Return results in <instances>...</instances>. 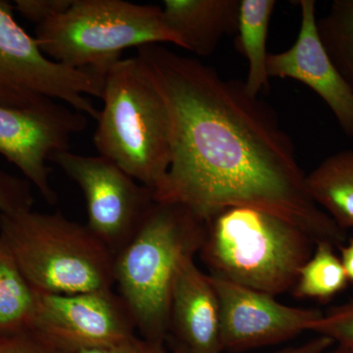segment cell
Returning <instances> with one entry per match:
<instances>
[{
  "mask_svg": "<svg viewBox=\"0 0 353 353\" xmlns=\"http://www.w3.org/2000/svg\"><path fill=\"white\" fill-rule=\"evenodd\" d=\"M137 50L170 117L171 163L152 190L155 202L185 206L205 221L228 208L259 209L315 243L345 245L347 231L313 201L277 115L245 82L164 44Z\"/></svg>",
  "mask_w": 353,
  "mask_h": 353,
  "instance_id": "obj_1",
  "label": "cell"
},
{
  "mask_svg": "<svg viewBox=\"0 0 353 353\" xmlns=\"http://www.w3.org/2000/svg\"><path fill=\"white\" fill-rule=\"evenodd\" d=\"M206 221L178 204L155 202L131 241L115 256L114 281L139 336L166 341L176 271L199 252Z\"/></svg>",
  "mask_w": 353,
  "mask_h": 353,
  "instance_id": "obj_2",
  "label": "cell"
},
{
  "mask_svg": "<svg viewBox=\"0 0 353 353\" xmlns=\"http://www.w3.org/2000/svg\"><path fill=\"white\" fill-rule=\"evenodd\" d=\"M315 241L282 218L228 208L206 220L199 256L209 275L277 296L292 290Z\"/></svg>",
  "mask_w": 353,
  "mask_h": 353,
  "instance_id": "obj_3",
  "label": "cell"
},
{
  "mask_svg": "<svg viewBox=\"0 0 353 353\" xmlns=\"http://www.w3.org/2000/svg\"><path fill=\"white\" fill-rule=\"evenodd\" d=\"M0 245L37 294L112 290L115 256L90 229L62 213L0 214Z\"/></svg>",
  "mask_w": 353,
  "mask_h": 353,
  "instance_id": "obj_4",
  "label": "cell"
},
{
  "mask_svg": "<svg viewBox=\"0 0 353 353\" xmlns=\"http://www.w3.org/2000/svg\"><path fill=\"white\" fill-rule=\"evenodd\" d=\"M95 148L154 190L171 163V125L163 97L138 57L120 58L104 78Z\"/></svg>",
  "mask_w": 353,
  "mask_h": 353,
  "instance_id": "obj_5",
  "label": "cell"
},
{
  "mask_svg": "<svg viewBox=\"0 0 353 353\" xmlns=\"http://www.w3.org/2000/svg\"><path fill=\"white\" fill-rule=\"evenodd\" d=\"M37 43L50 59L70 68L108 71L123 51L148 44H183L162 7L124 0H73L65 12L37 26Z\"/></svg>",
  "mask_w": 353,
  "mask_h": 353,
  "instance_id": "obj_6",
  "label": "cell"
},
{
  "mask_svg": "<svg viewBox=\"0 0 353 353\" xmlns=\"http://www.w3.org/2000/svg\"><path fill=\"white\" fill-rule=\"evenodd\" d=\"M14 6L0 0V106L32 109L59 99L99 119L90 97L101 99L108 71L75 69L50 59L14 18Z\"/></svg>",
  "mask_w": 353,
  "mask_h": 353,
  "instance_id": "obj_7",
  "label": "cell"
},
{
  "mask_svg": "<svg viewBox=\"0 0 353 353\" xmlns=\"http://www.w3.org/2000/svg\"><path fill=\"white\" fill-rule=\"evenodd\" d=\"M57 164L80 187L87 205V226L114 256L128 245L154 203L152 190L108 159L70 150L55 153Z\"/></svg>",
  "mask_w": 353,
  "mask_h": 353,
  "instance_id": "obj_8",
  "label": "cell"
},
{
  "mask_svg": "<svg viewBox=\"0 0 353 353\" xmlns=\"http://www.w3.org/2000/svg\"><path fill=\"white\" fill-rule=\"evenodd\" d=\"M87 126V115L55 101L32 109L0 106V155L22 172L44 201L55 204L46 162L69 150L73 136Z\"/></svg>",
  "mask_w": 353,
  "mask_h": 353,
  "instance_id": "obj_9",
  "label": "cell"
},
{
  "mask_svg": "<svg viewBox=\"0 0 353 353\" xmlns=\"http://www.w3.org/2000/svg\"><path fill=\"white\" fill-rule=\"evenodd\" d=\"M32 328L73 353L106 347L137 334L131 311L113 290L37 294Z\"/></svg>",
  "mask_w": 353,
  "mask_h": 353,
  "instance_id": "obj_10",
  "label": "cell"
},
{
  "mask_svg": "<svg viewBox=\"0 0 353 353\" xmlns=\"http://www.w3.org/2000/svg\"><path fill=\"white\" fill-rule=\"evenodd\" d=\"M210 276L220 305L223 352H245L276 345L310 331L324 312L292 307L275 296Z\"/></svg>",
  "mask_w": 353,
  "mask_h": 353,
  "instance_id": "obj_11",
  "label": "cell"
},
{
  "mask_svg": "<svg viewBox=\"0 0 353 353\" xmlns=\"http://www.w3.org/2000/svg\"><path fill=\"white\" fill-rule=\"evenodd\" d=\"M301 28L289 50L270 53L269 78L292 79L319 95L334 114L341 131L353 139V92L325 48L316 17L314 0H299Z\"/></svg>",
  "mask_w": 353,
  "mask_h": 353,
  "instance_id": "obj_12",
  "label": "cell"
},
{
  "mask_svg": "<svg viewBox=\"0 0 353 353\" xmlns=\"http://www.w3.org/2000/svg\"><path fill=\"white\" fill-rule=\"evenodd\" d=\"M176 345L189 353H221L220 305L210 276L194 257L176 271L170 301V325Z\"/></svg>",
  "mask_w": 353,
  "mask_h": 353,
  "instance_id": "obj_13",
  "label": "cell"
},
{
  "mask_svg": "<svg viewBox=\"0 0 353 353\" xmlns=\"http://www.w3.org/2000/svg\"><path fill=\"white\" fill-rule=\"evenodd\" d=\"M241 0H164V18L183 44L199 57H210L223 39L238 32Z\"/></svg>",
  "mask_w": 353,
  "mask_h": 353,
  "instance_id": "obj_14",
  "label": "cell"
},
{
  "mask_svg": "<svg viewBox=\"0 0 353 353\" xmlns=\"http://www.w3.org/2000/svg\"><path fill=\"white\" fill-rule=\"evenodd\" d=\"M313 201L341 229H353V150L330 155L306 175Z\"/></svg>",
  "mask_w": 353,
  "mask_h": 353,
  "instance_id": "obj_15",
  "label": "cell"
},
{
  "mask_svg": "<svg viewBox=\"0 0 353 353\" xmlns=\"http://www.w3.org/2000/svg\"><path fill=\"white\" fill-rule=\"evenodd\" d=\"M275 0H241L236 48L248 60L245 90L259 97L269 88L267 39Z\"/></svg>",
  "mask_w": 353,
  "mask_h": 353,
  "instance_id": "obj_16",
  "label": "cell"
},
{
  "mask_svg": "<svg viewBox=\"0 0 353 353\" xmlns=\"http://www.w3.org/2000/svg\"><path fill=\"white\" fill-rule=\"evenodd\" d=\"M36 307L37 292L0 245V333L32 327Z\"/></svg>",
  "mask_w": 353,
  "mask_h": 353,
  "instance_id": "obj_17",
  "label": "cell"
},
{
  "mask_svg": "<svg viewBox=\"0 0 353 353\" xmlns=\"http://www.w3.org/2000/svg\"><path fill=\"white\" fill-rule=\"evenodd\" d=\"M348 282L334 246L322 241L315 243L314 252L301 267L292 292L299 299L329 301L343 292Z\"/></svg>",
  "mask_w": 353,
  "mask_h": 353,
  "instance_id": "obj_18",
  "label": "cell"
},
{
  "mask_svg": "<svg viewBox=\"0 0 353 353\" xmlns=\"http://www.w3.org/2000/svg\"><path fill=\"white\" fill-rule=\"evenodd\" d=\"M318 31L330 57L353 92V0H334Z\"/></svg>",
  "mask_w": 353,
  "mask_h": 353,
  "instance_id": "obj_19",
  "label": "cell"
},
{
  "mask_svg": "<svg viewBox=\"0 0 353 353\" xmlns=\"http://www.w3.org/2000/svg\"><path fill=\"white\" fill-rule=\"evenodd\" d=\"M310 332L327 336L336 345L353 347V299L324 313Z\"/></svg>",
  "mask_w": 353,
  "mask_h": 353,
  "instance_id": "obj_20",
  "label": "cell"
},
{
  "mask_svg": "<svg viewBox=\"0 0 353 353\" xmlns=\"http://www.w3.org/2000/svg\"><path fill=\"white\" fill-rule=\"evenodd\" d=\"M0 353H73L32 328L0 333Z\"/></svg>",
  "mask_w": 353,
  "mask_h": 353,
  "instance_id": "obj_21",
  "label": "cell"
},
{
  "mask_svg": "<svg viewBox=\"0 0 353 353\" xmlns=\"http://www.w3.org/2000/svg\"><path fill=\"white\" fill-rule=\"evenodd\" d=\"M31 183L0 170V214L30 210L34 203Z\"/></svg>",
  "mask_w": 353,
  "mask_h": 353,
  "instance_id": "obj_22",
  "label": "cell"
},
{
  "mask_svg": "<svg viewBox=\"0 0 353 353\" xmlns=\"http://www.w3.org/2000/svg\"><path fill=\"white\" fill-rule=\"evenodd\" d=\"M73 0H16L14 9L28 21L41 25L65 12Z\"/></svg>",
  "mask_w": 353,
  "mask_h": 353,
  "instance_id": "obj_23",
  "label": "cell"
},
{
  "mask_svg": "<svg viewBox=\"0 0 353 353\" xmlns=\"http://www.w3.org/2000/svg\"><path fill=\"white\" fill-rule=\"evenodd\" d=\"M75 353H169L163 343L146 340L141 336H131L106 347L85 348Z\"/></svg>",
  "mask_w": 353,
  "mask_h": 353,
  "instance_id": "obj_24",
  "label": "cell"
},
{
  "mask_svg": "<svg viewBox=\"0 0 353 353\" xmlns=\"http://www.w3.org/2000/svg\"><path fill=\"white\" fill-rule=\"evenodd\" d=\"M334 345V343L331 339L318 336L317 338L306 341L303 345L284 348L275 353H325Z\"/></svg>",
  "mask_w": 353,
  "mask_h": 353,
  "instance_id": "obj_25",
  "label": "cell"
},
{
  "mask_svg": "<svg viewBox=\"0 0 353 353\" xmlns=\"http://www.w3.org/2000/svg\"><path fill=\"white\" fill-rule=\"evenodd\" d=\"M340 259L348 281L353 283V239L341 246Z\"/></svg>",
  "mask_w": 353,
  "mask_h": 353,
  "instance_id": "obj_26",
  "label": "cell"
},
{
  "mask_svg": "<svg viewBox=\"0 0 353 353\" xmlns=\"http://www.w3.org/2000/svg\"><path fill=\"white\" fill-rule=\"evenodd\" d=\"M325 353H353V347L347 345H336V347H332Z\"/></svg>",
  "mask_w": 353,
  "mask_h": 353,
  "instance_id": "obj_27",
  "label": "cell"
},
{
  "mask_svg": "<svg viewBox=\"0 0 353 353\" xmlns=\"http://www.w3.org/2000/svg\"><path fill=\"white\" fill-rule=\"evenodd\" d=\"M172 353H189L187 352V350H185V348H183L181 347V345H176L175 343V347H174L173 352Z\"/></svg>",
  "mask_w": 353,
  "mask_h": 353,
  "instance_id": "obj_28",
  "label": "cell"
}]
</instances>
